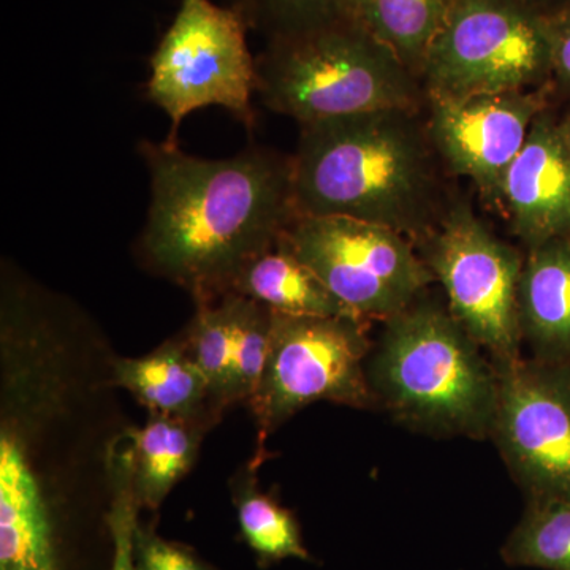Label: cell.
Segmentation results:
<instances>
[{"label":"cell","mask_w":570,"mask_h":570,"mask_svg":"<svg viewBox=\"0 0 570 570\" xmlns=\"http://www.w3.org/2000/svg\"><path fill=\"white\" fill-rule=\"evenodd\" d=\"M371 348L363 318L273 313L264 374L249 403L257 425V466L266 456V439L311 404L376 407L366 374Z\"/></svg>","instance_id":"obj_7"},{"label":"cell","mask_w":570,"mask_h":570,"mask_svg":"<svg viewBox=\"0 0 570 570\" xmlns=\"http://www.w3.org/2000/svg\"><path fill=\"white\" fill-rule=\"evenodd\" d=\"M566 127H568L569 138H570V111L564 115Z\"/></svg>","instance_id":"obj_28"},{"label":"cell","mask_w":570,"mask_h":570,"mask_svg":"<svg viewBox=\"0 0 570 570\" xmlns=\"http://www.w3.org/2000/svg\"><path fill=\"white\" fill-rule=\"evenodd\" d=\"M223 299L230 328V403L249 406L268 356L273 311L242 295L225 294Z\"/></svg>","instance_id":"obj_21"},{"label":"cell","mask_w":570,"mask_h":570,"mask_svg":"<svg viewBox=\"0 0 570 570\" xmlns=\"http://www.w3.org/2000/svg\"><path fill=\"white\" fill-rule=\"evenodd\" d=\"M228 7L265 40L348 17V0H228Z\"/></svg>","instance_id":"obj_24"},{"label":"cell","mask_w":570,"mask_h":570,"mask_svg":"<svg viewBox=\"0 0 570 570\" xmlns=\"http://www.w3.org/2000/svg\"><path fill=\"white\" fill-rule=\"evenodd\" d=\"M450 6L452 0H348V14L420 80Z\"/></svg>","instance_id":"obj_18"},{"label":"cell","mask_w":570,"mask_h":570,"mask_svg":"<svg viewBox=\"0 0 570 570\" xmlns=\"http://www.w3.org/2000/svg\"><path fill=\"white\" fill-rule=\"evenodd\" d=\"M521 2L528 3V6L534 7L535 10L549 14L557 7H560L564 0H521Z\"/></svg>","instance_id":"obj_27"},{"label":"cell","mask_w":570,"mask_h":570,"mask_svg":"<svg viewBox=\"0 0 570 570\" xmlns=\"http://www.w3.org/2000/svg\"><path fill=\"white\" fill-rule=\"evenodd\" d=\"M549 89L426 96L431 140L450 175L468 178L489 208L501 212L502 186L532 122L549 107Z\"/></svg>","instance_id":"obj_12"},{"label":"cell","mask_w":570,"mask_h":570,"mask_svg":"<svg viewBox=\"0 0 570 570\" xmlns=\"http://www.w3.org/2000/svg\"><path fill=\"white\" fill-rule=\"evenodd\" d=\"M257 464L253 460L235 475L232 498L239 530L262 564L284 560L311 561L298 521L291 510L258 489Z\"/></svg>","instance_id":"obj_19"},{"label":"cell","mask_w":570,"mask_h":570,"mask_svg":"<svg viewBox=\"0 0 570 570\" xmlns=\"http://www.w3.org/2000/svg\"><path fill=\"white\" fill-rule=\"evenodd\" d=\"M187 355L204 374L220 411L230 403V328L223 296L213 302L195 303V314L179 333Z\"/></svg>","instance_id":"obj_22"},{"label":"cell","mask_w":570,"mask_h":570,"mask_svg":"<svg viewBox=\"0 0 570 570\" xmlns=\"http://www.w3.org/2000/svg\"><path fill=\"white\" fill-rule=\"evenodd\" d=\"M291 157L298 216L382 225L414 245L441 224L459 193L431 140L425 108L305 124Z\"/></svg>","instance_id":"obj_3"},{"label":"cell","mask_w":570,"mask_h":570,"mask_svg":"<svg viewBox=\"0 0 570 570\" xmlns=\"http://www.w3.org/2000/svg\"><path fill=\"white\" fill-rule=\"evenodd\" d=\"M284 236L363 321H387L436 283L414 243L382 225L348 217L296 216Z\"/></svg>","instance_id":"obj_10"},{"label":"cell","mask_w":570,"mask_h":570,"mask_svg":"<svg viewBox=\"0 0 570 570\" xmlns=\"http://www.w3.org/2000/svg\"><path fill=\"white\" fill-rule=\"evenodd\" d=\"M134 557L137 570H219L189 547L163 538L141 521L134 534Z\"/></svg>","instance_id":"obj_25"},{"label":"cell","mask_w":570,"mask_h":570,"mask_svg":"<svg viewBox=\"0 0 570 570\" xmlns=\"http://www.w3.org/2000/svg\"><path fill=\"white\" fill-rule=\"evenodd\" d=\"M452 316L494 365L520 358L519 288L524 254L499 238L456 193L444 219L415 245Z\"/></svg>","instance_id":"obj_8"},{"label":"cell","mask_w":570,"mask_h":570,"mask_svg":"<svg viewBox=\"0 0 570 570\" xmlns=\"http://www.w3.org/2000/svg\"><path fill=\"white\" fill-rule=\"evenodd\" d=\"M246 22L230 7L212 0H181L178 13L151 58L148 99L170 118L168 142L178 145L179 126L205 107L230 111L254 126L255 58Z\"/></svg>","instance_id":"obj_9"},{"label":"cell","mask_w":570,"mask_h":570,"mask_svg":"<svg viewBox=\"0 0 570 570\" xmlns=\"http://www.w3.org/2000/svg\"><path fill=\"white\" fill-rule=\"evenodd\" d=\"M501 213L524 250L570 236V138L564 116L550 105L510 165Z\"/></svg>","instance_id":"obj_13"},{"label":"cell","mask_w":570,"mask_h":570,"mask_svg":"<svg viewBox=\"0 0 570 570\" xmlns=\"http://www.w3.org/2000/svg\"><path fill=\"white\" fill-rule=\"evenodd\" d=\"M151 200L135 246L154 275L195 303L227 294L242 266L275 246L294 223L292 157L249 146L227 159H204L175 142L141 141Z\"/></svg>","instance_id":"obj_2"},{"label":"cell","mask_w":570,"mask_h":570,"mask_svg":"<svg viewBox=\"0 0 570 570\" xmlns=\"http://www.w3.org/2000/svg\"><path fill=\"white\" fill-rule=\"evenodd\" d=\"M366 374L374 404L400 425L434 438L490 439L498 370L445 299L426 292L387 318Z\"/></svg>","instance_id":"obj_4"},{"label":"cell","mask_w":570,"mask_h":570,"mask_svg":"<svg viewBox=\"0 0 570 570\" xmlns=\"http://www.w3.org/2000/svg\"><path fill=\"white\" fill-rule=\"evenodd\" d=\"M519 311L532 358L570 363V236L524 253Z\"/></svg>","instance_id":"obj_15"},{"label":"cell","mask_w":570,"mask_h":570,"mask_svg":"<svg viewBox=\"0 0 570 570\" xmlns=\"http://www.w3.org/2000/svg\"><path fill=\"white\" fill-rule=\"evenodd\" d=\"M141 505L134 487L132 448L127 430L112 441L108 453V509L105 513L111 543L110 570H137L134 534Z\"/></svg>","instance_id":"obj_23"},{"label":"cell","mask_w":570,"mask_h":570,"mask_svg":"<svg viewBox=\"0 0 570 570\" xmlns=\"http://www.w3.org/2000/svg\"><path fill=\"white\" fill-rule=\"evenodd\" d=\"M284 235L275 246L255 255L242 266L227 294L254 299L273 313L285 316H354L324 281L294 253Z\"/></svg>","instance_id":"obj_16"},{"label":"cell","mask_w":570,"mask_h":570,"mask_svg":"<svg viewBox=\"0 0 570 570\" xmlns=\"http://www.w3.org/2000/svg\"><path fill=\"white\" fill-rule=\"evenodd\" d=\"M498 370L491 441L528 501H570V363L520 358Z\"/></svg>","instance_id":"obj_11"},{"label":"cell","mask_w":570,"mask_h":570,"mask_svg":"<svg viewBox=\"0 0 570 570\" xmlns=\"http://www.w3.org/2000/svg\"><path fill=\"white\" fill-rule=\"evenodd\" d=\"M501 554L517 568L570 570V501H528Z\"/></svg>","instance_id":"obj_20"},{"label":"cell","mask_w":570,"mask_h":570,"mask_svg":"<svg viewBox=\"0 0 570 570\" xmlns=\"http://www.w3.org/2000/svg\"><path fill=\"white\" fill-rule=\"evenodd\" d=\"M96 326L13 265L0 287V570H69L88 420L111 384ZM115 358V356H112Z\"/></svg>","instance_id":"obj_1"},{"label":"cell","mask_w":570,"mask_h":570,"mask_svg":"<svg viewBox=\"0 0 570 570\" xmlns=\"http://www.w3.org/2000/svg\"><path fill=\"white\" fill-rule=\"evenodd\" d=\"M257 96L299 126L360 112L423 110L422 81L354 18L266 40L255 58Z\"/></svg>","instance_id":"obj_5"},{"label":"cell","mask_w":570,"mask_h":570,"mask_svg":"<svg viewBox=\"0 0 570 570\" xmlns=\"http://www.w3.org/2000/svg\"><path fill=\"white\" fill-rule=\"evenodd\" d=\"M213 426L193 420L149 414L141 428H129L134 487L141 509H160L165 499L193 469L202 442Z\"/></svg>","instance_id":"obj_17"},{"label":"cell","mask_w":570,"mask_h":570,"mask_svg":"<svg viewBox=\"0 0 570 570\" xmlns=\"http://www.w3.org/2000/svg\"><path fill=\"white\" fill-rule=\"evenodd\" d=\"M549 17L553 75L551 88L570 97V0H564Z\"/></svg>","instance_id":"obj_26"},{"label":"cell","mask_w":570,"mask_h":570,"mask_svg":"<svg viewBox=\"0 0 570 570\" xmlns=\"http://www.w3.org/2000/svg\"><path fill=\"white\" fill-rule=\"evenodd\" d=\"M549 17L521 0H452L428 52L425 96L535 91L551 88Z\"/></svg>","instance_id":"obj_6"},{"label":"cell","mask_w":570,"mask_h":570,"mask_svg":"<svg viewBox=\"0 0 570 570\" xmlns=\"http://www.w3.org/2000/svg\"><path fill=\"white\" fill-rule=\"evenodd\" d=\"M111 384L129 392L148 409V414L193 420L213 428L224 417L179 335L138 358L115 356Z\"/></svg>","instance_id":"obj_14"}]
</instances>
